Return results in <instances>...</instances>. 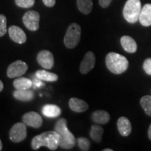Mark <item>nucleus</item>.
Listing matches in <instances>:
<instances>
[{"mask_svg":"<svg viewBox=\"0 0 151 151\" xmlns=\"http://www.w3.org/2000/svg\"><path fill=\"white\" fill-rule=\"evenodd\" d=\"M59 135L55 131H48L35 136L31 142L33 150H39L41 146L47 147L51 150H55L59 147Z\"/></svg>","mask_w":151,"mask_h":151,"instance_id":"f257e3e1","label":"nucleus"},{"mask_svg":"<svg viewBox=\"0 0 151 151\" xmlns=\"http://www.w3.org/2000/svg\"><path fill=\"white\" fill-rule=\"evenodd\" d=\"M55 131L58 134L60 138L59 146L64 149L73 148L76 144V138L67 127V121L65 118H60L55 125Z\"/></svg>","mask_w":151,"mask_h":151,"instance_id":"f03ea898","label":"nucleus"},{"mask_svg":"<svg viewBox=\"0 0 151 151\" xmlns=\"http://www.w3.org/2000/svg\"><path fill=\"white\" fill-rule=\"evenodd\" d=\"M107 69L114 74H121L127 70L129 61L125 57L117 52H111L105 59Z\"/></svg>","mask_w":151,"mask_h":151,"instance_id":"7ed1b4c3","label":"nucleus"},{"mask_svg":"<svg viewBox=\"0 0 151 151\" xmlns=\"http://www.w3.org/2000/svg\"><path fill=\"white\" fill-rule=\"evenodd\" d=\"M141 11L140 0H127L124 4L122 14L126 21L134 24L139 20Z\"/></svg>","mask_w":151,"mask_h":151,"instance_id":"20e7f679","label":"nucleus"},{"mask_svg":"<svg viewBox=\"0 0 151 151\" xmlns=\"http://www.w3.org/2000/svg\"><path fill=\"white\" fill-rule=\"evenodd\" d=\"M81 27L78 24L71 23L69 26L64 38V43L68 48H75L80 42Z\"/></svg>","mask_w":151,"mask_h":151,"instance_id":"39448f33","label":"nucleus"},{"mask_svg":"<svg viewBox=\"0 0 151 151\" xmlns=\"http://www.w3.org/2000/svg\"><path fill=\"white\" fill-rule=\"evenodd\" d=\"M40 15L37 11H28L22 17V22L26 27L30 31H37L39 28Z\"/></svg>","mask_w":151,"mask_h":151,"instance_id":"423d86ee","label":"nucleus"},{"mask_svg":"<svg viewBox=\"0 0 151 151\" xmlns=\"http://www.w3.org/2000/svg\"><path fill=\"white\" fill-rule=\"evenodd\" d=\"M27 137V127L23 122L15 124L9 132V138L14 143L21 142Z\"/></svg>","mask_w":151,"mask_h":151,"instance_id":"0eeeda50","label":"nucleus"},{"mask_svg":"<svg viewBox=\"0 0 151 151\" xmlns=\"http://www.w3.org/2000/svg\"><path fill=\"white\" fill-rule=\"evenodd\" d=\"M28 66L21 60H16L9 66L7 69V76L10 78L20 77L26 73Z\"/></svg>","mask_w":151,"mask_h":151,"instance_id":"6e6552de","label":"nucleus"},{"mask_svg":"<svg viewBox=\"0 0 151 151\" xmlns=\"http://www.w3.org/2000/svg\"><path fill=\"white\" fill-rule=\"evenodd\" d=\"M37 59L38 63L44 69H50L53 67L54 57L52 52L49 50H41L38 53Z\"/></svg>","mask_w":151,"mask_h":151,"instance_id":"1a4fd4ad","label":"nucleus"},{"mask_svg":"<svg viewBox=\"0 0 151 151\" xmlns=\"http://www.w3.org/2000/svg\"><path fill=\"white\" fill-rule=\"evenodd\" d=\"M22 122L26 125L35 128L40 127L43 124L42 118L39 113L31 111L23 115L22 118Z\"/></svg>","mask_w":151,"mask_h":151,"instance_id":"9d476101","label":"nucleus"},{"mask_svg":"<svg viewBox=\"0 0 151 151\" xmlns=\"http://www.w3.org/2000/svg\"><path fill=\"white\" fill-rule=\"evenodd\" d=\"M95 55L91 51L88 52L85 55L83 60L80 65V71L83 74H86L94 67L95 65Z\"/></svg>","mask_w":151,"mask_h":151,"instance_id":"9b49d317","label":"nucleus"},{"mask_svg":"<svg viewBox=\"0 0 151 151\" xmlns=\"http://www.w3.org/2000/svg\"><path fill=\"white\" fill-rule=\"evenodd\" d=\"M9 35L11 39L15 43H25L27 41V36L21 28L16 25H12L9 29Z\"/></svg>","mask_w":151,"mask_h":151,"instance_id":"f8f14e48","label":"nucleus"},{"mask_svg":"<svg viewBox=\"0 0 151 151\" xmlns=\"http://www.w3.org/2000/svg\"><path fill=\"white\" fill-rule=\"evenodd\" d=\"M117 126H118L119 133L122 137H128L131 134L132 129V124L129 119L126 117L122 116L119 118L117 122Z\"/></svg>","mask_w":151,"mask_h":151,"instance_id":"ddd939ff","label":"nucleus"},{"mask_svg":"<svg viewBox=\"0 0 151 151\" xmlns=\"http://www.w3.org/2000/svg\"><path fill=\"white\" fill-rule=\"evenodd\" d=\"M69 106L71 110L77 113L85 112L89 108V106L86 101L76 97L71 98L69 101Z\"/></svg>","mask_w":151,"mask_h":151,"instance_id":"4468645a","label":"nucleus"},{"mask_svg":"<svg viewBox=\"0 0 151 151\" xmlns=\"http://www.w3.org/2000/svg\"><path fill=\"white\" fill-rule=\"evenodd\" d=\"M121 46L126 52L134 53L137 50V43L133 38L129 36H123L120 39Z\"/></svg>","mask_w":151,"mask_h":151,"instance_id":"2eb2a0df","label":"nucleus"},{"mask_svg":"<svg viewBox=\"0 0 151 151\" xmlns=\"http://www.w3.org/2000/svg\"><path fill=\"white\" fill-rule=\"evenodd\" d=\"M139 20L144 27L151 25V4H146L141 9Z\"/></svg>","mask_w":151,"mask_h":151,"instance_id":"dca6fc26","label":"nucleus"},{"mask_svg":"<svg viewBox=\"0 0 151 151\" xmlns=\"http://www.w3.org/2000/svg\"><path fill=\"white\" fill-rule=\"evenodd\" d=\"M92 120L98 124H104L108 123L111 117L109 113L106 111L97 110L92 113Z\"/></svg>","mask_w":151,"mask_h":151,"instance_id":"f3484780","label":"nucleus"},{"mask_svg":"<svg viewBox=\"0 0 151 151\" xmlns=\"http://www.w3.org/2000/svg\"><path fill=\"white\" fill-rule=\"evenodd\" d=\"M13 94L15 99L21 101H29L35 98V92L29 89L16 90Z\"/></svg>","mask_w":151,"mask_h":151,"instance_id":"a211bd4d","label":"nucleus"},{"mask_svg":"<svg viewBox=\"0 0 151 151\" xmlns=\"http://www.w3.org/2000/svg\"><path fill=\"white\" fill-rule=\"evenodd\" d=\"M42 113L48 118H56L61 114V109L55 104H46L43 106Z\"/></svg>","mask_w":151,"mask_h":151,"instance_id":"6ab92c4d","label":"nucleus"},{"mask_svg":"<svg viewBox=\"0 0 151 151\" xmlns=\"http://www.w3.org/2000/svg\"><path fill=\"white\" fill-rule=\"evenodd\" d=\"M14 86L16 88V90L29 89L32 86V81L29 78H24V77H19L18 78L14 80Z\"/></svg>","mask_w":151,"mask_h":151,"instance_id":"aec40b11","label":"nucleus"},{"mask_svg":"<svg viewBox=\"0 0 151 151\" xmlns=\"http://www.w3.org/2000/svg\"><path fill=\"white\" fill-rule=\"evenodd\" d=\"M36 76L39 80L48 81V82H55L58 80V75L45 70H38L36 72Z\"/></svg>","mask_w":151,"mask_h":151,"instance_id":"412c9836","label":"nucleus"},{"mask_svg":"<svg viewBox=\"0 0 151 151\" xmlns=\"http://www.w3.org/2000/svg\"><path fill=\"white\" fill-rule=\"evenodd\" d=\"M77 6L82 14H89L91 13L93 7L92 0H77Z\"/></svg>","mask_w":151,"mask_h":151,"instance_id":"4be33fe9","label":"nucleus"},{"mask_svg":"<svg viewBox=\"0 0 151 151\" xmlns=\"http://www.w3.org/2000/svg\"><path fill=\"white\" fill-rule=\"evenodd\" d=\"M104 134V129L101 126L97 124H94L91 127L90 129V137L94 142L100 143L102 139V135Z\"/></svg>","mask_w":151,"mask_h":151,"instance_id":"5701e85b","label":"nucleus"},{"mask_svg":"<svg viewBox=\"0 0 151 151\" xmlns=\"http://www.w3.org/2000/svg\"><path fill=\"white\" fill-rule=\"evenodd\" d=\"M140 104L147 116L151 117V95H145L141 97Z\"/></svg>","mask_w":151,"mask_h":151,"instance_id":"b1692460","label":"nucleus"},{"mask_svg":"<svg viewBox=\"0 0 151 151\" xmlns=\"http://www.w3.org/2000/svg\"><path fill=\"white\" fill-rule=\"evenodd\" d=\"M77 144L81 150L83 151L90 150V142L88 139L85 137H79L77 139Z\"/></svg>","mask_w":151,"mask_h":151,"instance_id":"393cba45","label":"nucleus"},{"mask_svg":"<svg viewBox=\"0 0 151 151\" xmlns=\"http://www.w3.org/2000/svg\"><path fill=\"white\" fill-rule=\"evenodd\" d=\"M16 4L20 8L28 9L33 6L35 0H15Z\"/></svg>","mask_w":151,"mask_h":151,"instance_id":"a878e982","label":"nucleus"},{"mask_svg":"<svg viewBox=\"0 0 151 151\" xmlns=\"http://www.w3.org/2000/svg\"><path fill=\"white\" fill-rule=\"evenodd\" d=\"M7 20L4 15L0 14V37H3L7 32Z\"/></svg>","mask_w":151,"mask_h":151,"instance_id":"bb28decb","label":"nucleus"},{"mask_svg":"<svg viewBox=\"0 0 151 151\" xmlns=\"http://www.w3.org/2000/svg\"><path fill=\"white\" fill-rule=\"evenodd\" d=\"M143 70L148 75L151 76V58H147L143 62Z\"/></svg>","mask_w":151,"mask_h":151,"instance_id":"cd10ccee","label":"nucleus"},{"mask_svg":"<svg viewBox=\"0 0 151 151\" xmlns=\"http://www.w3.org/2000/svg\"><path fill=\"white\" fill-rule=\"evenodd\" d=\"M112 0H99V5L101 6L102 8H107L111 4Z\"/></svg>","mask_w":151,"mask_h":151,"instance_id":"c85d7f7f","label":"nucleus"},{"mask_svg":"<svg viewBox=\"0 0 151 151\" xmlns=\"http://www.w3.org/2000/svg\"><path fill=\"white\" fill-rule=\"evenodd\" d=\"M43 4L48 7H52L55 4L56 0H42Z\"/></svg>","mask_w":151,"mask_h":151,"instance_id":"c756f323","label":"nucleus"},{"mask_svg":"<svg viewBox=\"0 0 151 151\" xmlns=\"http://www.w3.org/2000/svg\"><path fill=\"white\" fill-rule=\"evenodd\" d=\"M148 136L149 139H150V140L151 141V124H150V126H149V128H148Z\"/></svg>","mask_w":151,"mask_h":151,"instance_id":"7c9ffc66","label":"nucleus"},{"mask_svg":"<svg viewBox=\"0 0 151 151\" xmlns=\"http://www.w3.org/2000/svg\"><path fill=\"white\" fill-rule=\"evenodd\" d=\"M4 89V84L2 81L0 80V92H1Z\"/></svg>","mask_w":151,"mask_h":151,"instance_id":"2f4dec72","label":"nucleus"},{"mask_svg":"<svg viewBox=\"0 0 151 151\" xmlns=\"http://www.w3.org/2000/svg\"><path fill=\"white\" fill-rule=\"evenodd\" d=\"M103 151H113V149H111V148H106V149H104Z\"/></svg>","mask_w":151,"mask_h":151,"instance_id":"473e14b6","label":"nucleus"},{"mask_svg":"<svg viewBox=\"0 0 151 151\" xmlns=\"http://www.w3.org/2000/svg\"><path fill=\"white\" fill-rule=\"evenodd\" d=\"M2 150V143H1V139H0V151Z\"/></svg>","mask_w":151,"mask_h":151,"instance_id":"72a5a7b5","label":"nucleus"}]
</instances>
